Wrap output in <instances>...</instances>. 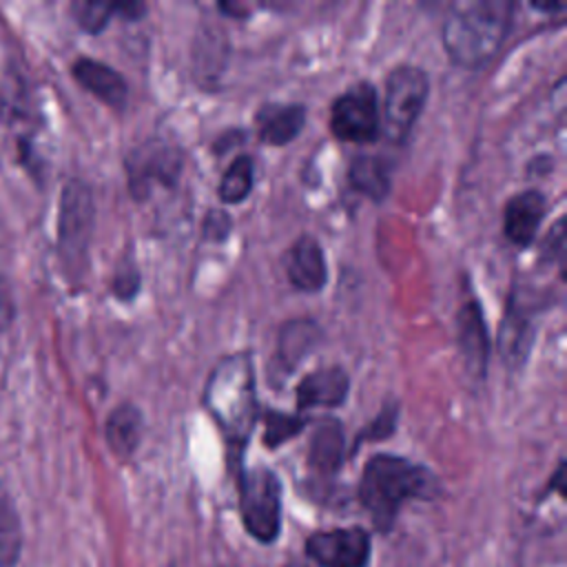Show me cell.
I'll use <instances>...</instances> for the list:
<instances>
[{
	"label": "cell",
	"mask_w": 567,
	"mask_h": 567,
	"mask_svg": "<svg viewBox=\"0 0 567 567\" xmlns=\"http://www.w3.org/2000/svg\"><path fill=\"white\" fill-rule=\"evenodd\" d=\"M204 405L219 425L233 463H237L259 414L250 352L226 354L213 365L204 385Z\"/></svg>",
	"instance_id": "cell-1"
},
{
	"label": "cell",
	"mask_w": 567,
	"mask_h": 567,
	"mask_svg": "<svg viewBox=\"0 0 567 567\" xmlns=\"http://www.w3.org/2000/svg\"><path fill=\"white\" fill-rule=\"evenodd\" d=\"M509 0H463L450 7L443 22V44L458 66L485 64L503 44L512 24Z\"/></svg>",
	"instance_id": "cell-2"
},
{
	"label": "cell",
	"mask_w": 567,
	"mask_h": 567,
	"mask_svg": "<svg viewBox=\"0 0 567 567\" xmlns=\"http://www.w3.org/2000/svg\"><path fill=\"white\" fill-rule=\"evenodd\" d=\"M436 492L434 476L408 458L394 454L372 456L361 474L359 501L379 532H388L405 501L430 498Z\"/></svg>",
	"instance_id": "cell-3"
},
{
	"label": "cell",
	"mask_w": 567,
	"mask_h": 567,
	"mask_svg": "<svg viewBox=\"0 0 567 567\" xmlns=\"http://www.w3.org/2000/svg\"><path fill=\"white\" fill-rule=\"evenodd\" d=\"M239 512L246 532L259 543H272L281 529V483L268 467L239 474Z\"/></svg>",
	"instance_id": "cell-4"
},
{
	"label": "cell",
	"mask_w": 567,
	"mask_h": 567,
	"mask_svg": "<svg viewBox=\"0 0 567 567\" xmlns=\"http://www.w3.org/2000/svg\"><path fill=\"white\" fill-rule=\"evenodd\" d=\"M430 82L427 73L414 64H401L392 69V73L385 80V135L392 142H403L416 117L421 115V109L427 100Z\"/></svg>",
	"instance_id": "cell-5"
},
{
	"label": "cell",
	"mask_w": 567,
	"mask_h": 567,
	"mask_svg": "<svg viewBox=\"0 0 567 567\" xmlns=\"http://www.w3.org/2000/svg\"><path fill=\"white\" fill-rule=\"evenodd\" d=\"M377 91L368 82H359L341 93L330 111V128L343 142H372L379 135Z\"/></svg>",
	"instance_id": "cell-6"
},
{
	"label": "cell",
	"mask_w": 567,
	"mask_h": 567,
	"mask_svg": "<svg viewBox=\"0 0 567 567\" xmlns=\"http://www.w3.org/2000/svg\"><path fill=\"white\" fill-rule=\"evenodd\" d=\"M93 224V202L84 184L71 182L62 195L60 208V250L64 261L78 268L84 261L86 241Z\"/></svg>",
	"instance_id": "cell-7"
},
{
	"label": "cell",
	"mask_w": 567,
	"mask_h": 567,
	"mask_svg": "<svg viewBox=\"0 0 567 567\" xmlns=\"http://www.w3.org/2000/svg\"><path fill=\"white\" fill-rule=\"evenodd\" d=\"M306 554L319 567H365L370 560V536L361 527L317 532L308 538Z\"/></svg>",
	"instance_id": "cell-8"
},
{
	"label": "cell",
	"mask_w": 567,
	"mask_h": 567,
	"mask_svg": "<svg viewBox=\"0 0 567 567\" xmlns=\"http://www.w3.org/2000/svg\"><path fill=\"white\" fill-rule=\"evenodd\" d=\"M456 330H458V348H461L465 368L474 377H483L489 359V334H487L481 306L474 299H470L458 308Z\"/></svg>",
	"instance_id": "cell-9"
},
{
	"label": "cell",
	"mask_w": 567,
	"mask_h": 567,
	"mask_svg": "<svg viewBox=\"0 0 567 567\" xmlns=\"http://www.w3.org/2000/svg\"><path fill=\"white\" fill-rule=\"evenodd\" d=\"M350 390V379L343 368L328 365L321 370L310 372L297 385V408L312 410V408H337L346 401Z\"/></svg>",
	"instance_id": "cell-10"
},
{
	"label": "cell",
	"mask_w": 567,
	"mask_h": 567,
	"mask_svg": "<svg viewBox=\"0 0 567 567\" xmlns=\"http://www.w3.org/2000/svg\"><path fill=\"white\" fill-rule=\"evenodd\" d=\"M545 210H547V202L540 190H523L514 195L505 204V215H503L505 237L520 248L529 246L545 217Z\"/></svg>",
	"instance_id": "cell-11"
},
{
	"label": "cell",
	"mask_w": 567,
	"mask_h": 567,
	"mask_svg": "<svg viewBox=\"0 0 567 567\" xmlns=\"http://www.w3.org/2000/svg\"><path fill=\"white\" fill-rule=\"evenodd\" d=\"M288 279L303 292H317L328 281V266L319 241L312 235H301L288 252Z\"/></svg>",
	"instance_id": "cell-12"
},
{
	"label": "cell",
	"mask_w": 567,
	"mask_h": 567,
	"mask_svg": "<svg viewBox=\"0 0 567 567\" xmlns=\"http://www.w3.org/2000/svg\"><path fill=\"white\" fill-rule=\"evenodd\" d=\"M306 106L303 104H264L257 111V137L264 144L281 146L295 140L303 126Z\"/></svg>",
	"instance_id": "cell-13"
},
{
	"label": "cell",
	"mask_w": 567,
	"mask_h": 567,
	"mask_svg": "<svg viewBox=\"0 0 567 567\" xmlns=\"http://www.w3.org/2000/svg\"><path fill=\"white\" fill-rule=\"evenodd\" d=\"M73 75L86 91H91L95 97H100L109 106L122 109L126 104L128 89L124 78L115 69L91 58H80L73 64Z\"/></svg>",
	"instance_id": "cell-14"
},
{
	"label": "cell",
	"mask_w": 567,
	"mask_h": 567,
	"mask_svg": "<svg viewBox=\"0 0 567 567\" xmlns=\"http://www.w3.org/2000/svg\"><path fill=\"white\" fill-rule=\"evenodd\" d=\"M532 339H534L532 312L520 306V301L514 292L507 315H505V321H503V328H501V339H498L501 354L509 368L523 365V361L527 359Z\"/></svg>",
	"instance_id": "cell-15"
},
{
	"label": "cell",
	"mask_w": 567,
	"mask_h": 567,
	"mask_svg": "<svg viewBox=\"0 0 567 567\" xmlns=\"http://www.w3.org/2000/svg\"><path fill=\"white\" fill-rule=\"evenodd\" d=\"M179 153L173 148H157L153 153H140V157H131V188L137 197H144L151 188V182H175L179 173Z\"/></svg>",
	"instance_id": "cell-16"
},
{
	"label": "cell",
	"mask_w": 567,
	"mask_h": 567,
	"mask_svg": "<svg viewBox=\"0 0 567 567\" xmlns=\"http://www.w3.org/2000/svg\"><path fill=\"white\" fill-rule=\"evenodd\" d=\"M343 458V430L334 419H326L317 425L310 439L308 463L310 470L319 476H330L339 470Z\"/></svg>",
	"instance_id": "cell-17"
},
{
	"label": "cell",
	"mask_w": 567,
	"mask_h": 567,
	"mask_svg": "<svg viewBox=\"0 0 567 567\" xmlns=\"http://www.w3.org/2000/svg\"><path fill=\"white\" fill-rule=\"evenodd\" d=\"M140 432H142V414L131 403L117 405L106 419V441L113 454L120 458H128L135 452L140 443Z\"/></svg>",
	"instance_id": "cell-18"
},
{
	"label": "cell",
	"mask_w": 567,
	"mask_h": 567,
	"mask_svg": "<svg viewBox=\"0 0 567 567\" xmlns=\"http://www.w3.org/2000/svg\"><path fill=\"white\" fill-rule=\"evenodd\" d=\"M317 341H319V328L315 321H308V319L288 321L281 328L279 343H277V354L281 365H286V370L297 368L308 357V352L315 348Z\"/></svg>",
	"instance_id": "cell-19"
},
{
	"label": "cell",
	"mask_w": 567,
	"mask_h": 567,
	"mask_svg": "<svg viewBox=\"0 0 567 567\" xmlns=\"http://www.w3.org/2000/svg\"><path fill=\"white\" fill-rule=\"evenodd\" d=\"M348 179L359 193H363L374 202H381L390 190L388 166L379 157H370V155L354 157L348 168Z\"/></svg>",
	"instance_id": "cell-20"
},
{
	"label": "cell",
	"mask_w": 567,
	"mask_h": 567,
	"mask_svg": "<svg viewBox=\"0 0 567 567\" xmlns=\"http://www.w3.org/2000/svg\"><path fill=\"white\" fill-rule=\"evenodd\" d=\"M22 549V529L9 494L0 485V567L16 565Z\"/></svg>",
	"instance_id": "cell-21"
},
{
	"label": "cell",
	"mask_w": 567,
	"mask_h": 567,
	"mask_svg": "<svg viewBox=\"0 0 567 567\" xmlns=\"http://www.w3.org/2000/svg\"><path fill=\"white\" fill-rule=\"evenodd\" d=\"M252 188V157L239 155L224 173L219 182V197L226 204H239Z\"/></svg>",
	"instance_id": "cell-22"
},
{
	"label": "cell",
	"mask_w": 567,
	"mask_h": 567,
	"mask_svg": "<svg viewBox=\"0 0 567 567\" xmlns=\"http://www.w3.org/2000/svg\"><path fill=\"white\" fill-rule=\"evenodd\" d=\"M303 425H306V421L301 416L268 410L264 414V445L277 447V445L290 441L292 436H297L303 430Z\"/></svg>",
	"instance_id": "cell-23"
},
{
	"label": "cell",
	"mask_w": 567,
	"mask_h": 567,
	"mask_svg": "<svg viewBox=\"0 0 567 567\" xmlns=\"http://www.w3.org/2000/svg\"><path fill=\"white\" fill-rule=\"evenodd\" d=\"M71 11L84 31L97 33L106 27L111 16L117 13V2H73Z\"/></svg>",
	"instance_id": "cell-24"
},
{
	"label": "cell",
	"mask_w": 567,
	"mask_h": 567,
	"mask_svg": "<svg viewBox=\"0 0 567 567\" xmlns=\"http://www.w3.org/2000/svg\"><path fill=\"white\" fill-rule=\"evenodd\" d=\"M394 423H396V405L388 403L383 405V410L377 414V419L372 423H368V427L359 434L354 450L363 443V441H377V439H385L394 432Z\"/></svg>",
	"instance_id": "cell-25"
},
{
	"label": "cell",
	"mask_w": 567,
	"mask_h": 567,
	"mask_svg": "<svg viewBox=\"0 0 567 567\" xmlns=\"http://www.w3.org/2000/svg\"><path fill=\"white\" fill-rule=\"evenodd\" d=\"M137 288H140V272H137L135 264L133 261L122 264L117 275H115V279H113L115 295L122 297V299H128V297H133L137 292Z\"/></svg>",
	"instance_id": "cell-26"
},
{
	"label": "cell",
	"mask_w": 567,
	"mask_h": 567,
	"mask_svg": "<svg viewBox=\"0 0 567 567\" xmlns=\"http://www.w3.org/2000/svg\"><path fill=\"white\" fill-rule=\"evenodd\" d=\"M230 230V219L221 210H210L206 217V235L213 239H224Z\"/></svg>",
	"instance_id": "cell-27"
},
{
	"label": "cell",
	"mask_w": 567,
	"mask_h": 567,
	"mask_svg": "<svg viewBox=\"0 0 567 567\" xmlns=\"http://www.w3.org/2000/svg\"><path fill=\"white\" fill-rule=\"evenodd\" d=\"M9 321H11V299L4 284L0 281V328L7 326Z\"/></svg>",
	"instance_id": "cell-28"
},
{
	"label": "cell",
	"mask_w": 567,
	"mask_h": 567,
	"mask_svg": "<svg viewBox=\"0 0 567 567\" xmlns=\"http://www.w3.org/2000/svg\"><path fill=\"white\" fill-rule=\"evenodd\" d=\"M288 567H306V565H297V563H292V565H288Z\"/></svg>",
	"instance_id": "cell-29"
}]
</instances>
